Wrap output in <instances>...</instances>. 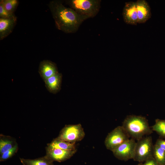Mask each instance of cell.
Instances as JSON below:
<instances>
[{
	"label": "cell",
	"instance_id": "obj_1",
	"mask_svg": "<svg viewBox=\"0 0 165 165\" xmlns=\"http://www.w3.org/2000/svg\"><path fill=\"white\" fill-rule=\"evenodd\" d=\"M48 6L56 27L65 33L75 32L81 24L89 18L78 14L72 8L65 7L59 0L50 1Z\"/></svg>",
	"mask_w": 165,
	"mask_h": 165
},
{
	"label": "cell",
	"instance_id": "obj_2",
	"mask_svg": "<svg viewBox=\"0 0 165 165\" xmlns=\"http://www.w3.org/2000/svg\"><path fill=\"white\" fill-rule=\"evenodd\" d=\"M122 126L130 137L137 141L151 134L153 131L147 119L140 116H128Z\"/></svg>",
	"mask_w": 165,
	"mask_h": 165
},
{
	"label": "cell",
	"instance_id": "obj_3",
	"mask_svg": "<svg viewBox=\"0 0 165 165\" xmlns=\"http://www.w3.org/2000/svg\"><path fill=\"white\" fill-rule=\"evenodd\" d=\"M101 0H68L66 3L78 14L89 18L95 16L100 8Z\"/></svg>",
	"mask_w": 165,
	"mask_h": 165
},
{
	"label": "cell",
	"instance_id": "obj_4",
	"mask_svg": "<svg viewBox=\"0 0 165 165\" xmlns=\"http://www.w3.org/2000/svg\"><path fill=\"white\" fill-rule=\"evenodd\" d=\"M154 145L152 137H144L137 141L133 160L135 161L142 162L153 157Z\"/></svg>",
	"mask_w": 165,
	"mask_h": 165
},
{
	"label": "cell",
	"instance_id": "obj_5",
	"mask_svg": "<svg viewBox=\"0 0 165 165\" xmlns=\"http://www.w3.org/2000/svg\"><path fill=\"white\" fill-rule=\"evenodd\" d=\"M85 134L80 124L69 125H66L62 129L57 138L66 142L75 143L82 140Z\"/></svg>",
	"mask_w": 165,
	"mask_h": 165
},
{
	"label": "cell",
	"instance_id": "obj_6",
	"mask_svg": "<svg viewBox=\"0 0 165 165\" xmlns=\"http://www.w3.org/2000/svg\"><path fill=\"white\" fill-rule=\"evenodd\" d=\"M130 137L122 126H117L108 134L105 140V145L107 149L112 151Z\"/></svg>",
	"mask_w": 165,
	"mask_h": 165
},
{
	"label": "cell",
	"instance_id": "obj_7",
	"mask_svg": "<svg viewBox=\"0 0 165 165\" xmlns=\"http://www.w3.org/2000/svg\"><path fill=\"white\" fill-rule=\"evenodd\" d=\"M136 144L135 140L129 139L119 145L112 152L114 156L119 160L127 161L134 159Z\"/></svg>",
	"mask_w": 165,
	"mask_h": 165
},
{
	"label": "cell",
	"instance_id": "obj_8",
	"mask_svg": "<svg viewBox=\"0 0 165 165\" xmlns=\"http://www.w3.org/2000/svg\"><path fill=\"white\" fill-rule=\"evenodd\" d=\"M122 15L124 21L127 24L137 25L138 17L136 2H126L123 10Z\"/></svg>",
	"mask_w": 165,
	"mask_h": 165
},
{
	"label": "cell",
	"instance_id": "obj_9",
	"mask_svg": "<svg viewBox=\"0 0 165 165\" xmlns=\"http://www.w3.org/2000/svg\"><path fill=\"white\" fill-rule=\"evenodd\" d=\"M76 151V150H65L48 147L46 156L53 161L61 162L70 159Z\"/></svg>",
	"mask_w": 165,
	"mask_h": 165
},
{
	"label": "cell",
	"instance_id": "obj_10",
	"mask_svg": "<svg viewBox=\"0 0 165 165\" xmlns=\"http://www.w3.org/2000/svg\"><path fill=\"white\" fill-rule=\"evenodd\" d=\"M38 72L44 81L59 72L56 64L49 60H44L40 62Z\"/></svg>",
	"mask_w": 165,
	"mask_h": 165
},
{
	"label": "cell",
	"instance_id": "obj_11",
	"mask_svg": "<svg viewBox=\"0 0 165 165\" xmlns=\"http://www.w3.org/2000/svg\"><path fill=\"white\" fill-rule=\"evenodd\" d=\"M138 23H144L151 17V8L145 0H138L136 2Z\"/></svg>",
	"mask_w": 165,
	"mask_h": 165
},
{
	"label": "cell",
	"instance_id": "obj_12",
	"mask_svg": "<svg viewBox=\"0 0 165 165\" xmlns=\"http://www.w3.org/2000/svg\"><path fill=\"white\" fill-rule=\"evenodd\" d=\"M62 75L59 72L44 81L47 90L50 93L56 94L61 89Z\"/></svg>",
	"mask_w": 165,
	"mask_h": 165
},
{
	"label": "cell",
	"instance_id": "obj_13",
	"mask_svg": "<svg viewBox=\"0 0 165 165\" xmlns=\"http://www.w3.org/2000/svg\"><path fill=\"white\" fill-rule=\"evenodd\" d=\"M17 18H0V40L8 36L12 32L16 23Z\"/></svg>",
	"mask_w": 165,
	"mask_h": 165
},
{
	"label": "cell",
	"instance_id": "obj_14",
	"mask_svg": "<svg viewBox=\"0 0 165 165\" xmlns=\"http://www.w3.org/2000/svg\"><path fill=\"white\" fill-rule=\"evenodd\" d=\"M50 148H59L65 150H76L75 143H73L62 141L56 138L48 146Z\"/></svg>",
	"mask_w": 165,
	"mask_h": 165
},
{
	"label": "cell",
	"instance_id": "obj_15",
	"mask_svg": "<svg viewBox=\"0 0 165 165\" xmlns=\"http://www.w3.org/2000/svg\"><path fill=\"white\" fill-rule=\"evenodd\" d=\"M23 165H53V161L46 155L44 156L34 159L20 158Z\"/></svg>",
	"mask_w": 165,
	"mask_h": 165
},
{
	"label": "cell",
	"instance_id": "obj_16",
	"mask_svg": "<svg viewBox=\"0 0 165 165\" xmlns=\"http://www.w3.org/2000/svg\"><path fill=\"white\" fill-rule=\"evenodd\" d=\"M153 157L159 165H165V151L160 147L154 145Z\"/></svg>",
	"mask_w": 165,
	"mask_h": 165
},
{
	"label": "cell",
	"instance_id": "obj_17",
	"mask_svg": "<svg viewBox=\"0 0 165 165\" xmlns=\"http://www.w3.org/2000/svg\"><path fill=\"white\" fill-rule=\"evenodd\" d=\"M151 128L160 136L165 138V120L156 119L155 124Z\"/></svg>",
	"mask_w": 165,
	"mask_h": 165
},
{
	"label": "cell",
	"instance_id": "obj_18",
	"mask_svg": "<svg viewBox=\"0 0 165 165\" xmlns=\"http://www.w3.org/2000/svg\"><path fill=\"white\" fill-rule=\"evenodd\" d=\"M0 3L7 11L14 13L18 5L19 1L17 0H1Z\"/></svg>",
	"mask_w": 165,
	"mask_h": 165
},
{
	"label": "cell",
	"instance_id": "obj_19",
	"mask_svg": "<svg viewBox=\"0 0 165 165\" xmlns=\"http://www.w3.org/2000/svg\"><path fill=\"white\" fill-rule=\"evenodd\" d=\"M14 146L13 145V142L12 141L8 139H1L0 141V155H2L5 152L11 149Z\"/></svg>",
	"mask_w": 165,
	"mask_h": 165
},
{
	"label": "cell",
	"instance_id": "obj_20",
	"mask_svg": "<svg viewBox=\"0 0 165 165\" xmlns=\"http://www.w3.org/2000/svg\"><path fill=\"white\" fill-rule=\"evenodd\" d=\"M17 148V145L16 144L12 148L7 151L1 155L0 161H4L11 157L16 152Z\"/></svg>",
	"mask_w": 165,
	"mask_h": 165
},
{
	"label": "cell",
	"instance_id": "obj_21",
	"mask_svg": "<svg viewBox=\"0 0 165 165\" xmlns=\"http://www.w3.org/2000/svg\"><path fill=\"white\" fill-rule=\"evenodd\" d=\"M0 18L5 19H13L17 18L14 13L9 12L0 3Z\"/></svg>",
	"mask_w": 165,
	"mask_h": 165
},
{
	"label": "cell",
	"instance_id": "obj_22",
	"mask_svg": "<svg viewBox=\"0 0 165 165\" xmlns=\"http://www.w3.org/2000/svg\"><path fill=\"white\" fill-rule=\"evenodd\" d=\"M142 165H158L153 157L145 161Z\"/></svg>",
	"mask_w": 165,
	"mask_h": 165
},
{
	"label": "cell",
	"instance_id": "obj_23",
	"mask_svg": "<svg viewBox=\"0 0 165 165\" xmlns=\"http://www.w3.org/2000/svg\"><path fill=\"white\" fill-rule=\"evenodd\" d=\"M156 144L160 147L165 151V140L160 139H158Z\"/></svg>",
	"mask_w": 165,
	"mask_h": 165
},
{
	"label": "cell",
	"instance_id": "obj_24",
	"mask_svg": "<svg viewBox=\"0 0 165 165\" xmlns=\"http://www.w3.org/2000/svg\"><path fill=\"white\" fill-rule=\"evenodd\" d=\"M138 165H142V164H138Z\"/></svg>",
	"mask_w": 165,
	"mask_h": 165
},
{
	"label": "cell",
	"instance_id": "obj_25",
	"mask_svg": "<svg viewBox=\"0 0 165 165\" xmlns=\"http://www.w3.org/2000/svg\"></svg>",
	"mask_w": 165,
	"mask_h": 165
}]
</instances>
